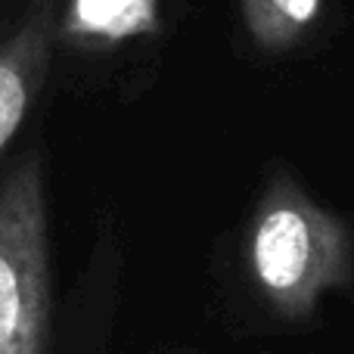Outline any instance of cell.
I'll return each instance as SVG.
<instances>
[{
  "label": "cell",
  "mask_w": 354,
  "mask_h": 354,
  "mask_svg": "<svg viewBox=\"0 0 354 354\" xmlns=\"http://www.w3.org/2000/svg\"><path fill=\"white\" fill-rule=\"evenodd\" d=\"M50 295L44 171L25 156L0 183V354H50Z\"/></svg>",
  "instance_id": "2"
},
{
  "label": "cell",
  "mask_w": 354,
  "mask_h": 354,
  "mask_svg": "<svg viewBox=\"0 0 354 354\" xmlns=\"http://www.w3.org/2000/svg\"><path fill=\"white\" fill-rule=\"evenodd\" d=\"M78 19L97 37H131L156 28V0H78Z\"/></svg>",
  "instance_id": "5"
},
{
  "label": "cell",
  "mask_w": 354,
  "mask_h": 354,
  "mask_svg": "<svg viewBox=\"0 0 354 354\" xmlns=\"http://www.w3.org/2000/svg\"><path fill=\"white\" fill-rule=\"evenodd\" d=\"M53 6H56V0H31V12H47V16H53Z\"/></svg>",
  "instance_id": "6"
},
{
  "label": "cell",
  "mask_w": 354,
  "mask_h": 354,
  "mask_svg": "<svg viewBox=\"0 0 354 354\" xmlns=\"http://www.w3.org/2000/svg\"><path fill=\"white\" fill-rule=\"evenodd\" d=\"M320 6L324 0H243V19L258 47L280 53L305 35Z\"/></svg>",
  "instance_id": "4"
},
{
  "label": "cell",
  "mask_w": 354,
  "mask_h": 354,
  "mask_svg": "<svg viewBox=\"0 0 354 354\" xmlns=\"http://www.w3.org/2000/svg\"><path fill=\"white\" fill-rule=\"evenodd\" d=\"M50 31L53 16L28 10V19L0 41V156L44 84L50 66Z\"/></svg>",
  "instance_id": "3"
},
{
  "label": "cell",
  "mask_w": 354,
  "mask_h": 354,
  "mask_svg": "<svg viewBox=\"0 0 354 354\" xmlns=\"http://www.w3.org/2000/svg\"><path fill=\"white\" fill-rule=\"evenodd\" d=\"M243 270L270 317L308 324L326 295L354 283V230L289 171H277L245 224Z\"/></svg>",
  "instance_id": "1"
}]
</instances>
